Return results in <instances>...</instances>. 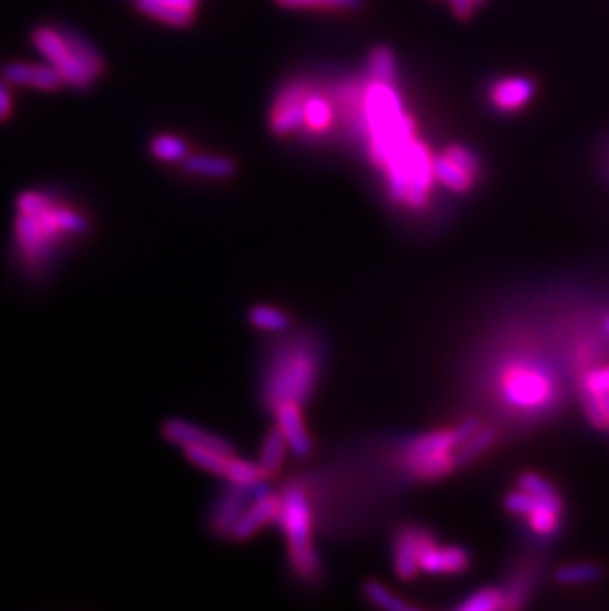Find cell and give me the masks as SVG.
Wrapping results in <instances>:
<instances>
[{"instance_id":"obj_1","label":"cell","mask_w":609,"mask_h":611,"mask_svg":"<svg viewBox=\"0 0 609 611\" xmlns=\"http://www.w3.org/2000/svg\"><path fill=\"white\" fill-rule=\"evenodd\" d=\"M360 123L368 137L370 161L382 171L402 163L416 139V123L406 113L396 84L370 80L360 101Z\"/></svg>"},{"instance_id":"obj_17","label":"cell","mask_w":609,"mask_h":611,"mask_svg":"<svg viewBox=\"0 0 609 611\" xmlns=\"http://www.w3.org/2000/svg\"><path fill=\"white\" fill-rule=\"evenodd\" d=\"M184 171L192 175L208 176V178H228L236 175V163L224 157H208V155H188L184 161Z\"/></svg>"},{"instance_id":"obj_10","label":"cell","mask_w":609,"mask_h":611,"mask_svg":"<svg viewBox=\"0 0 609 611\" xmlns=\"http://www.w3.org/2000/svg\"><path fill=\"white\" fill-rule=\"evenodd\" d=\"M301 406L295 402H283L275 408V416H277V428L281 430V434L285 437L289 449L297 455V457H309L311 455V439L305 432L303 426V416H301Z\"/></svg>"},{"instance_id":"obj_12","label":"cell","mask_w":609,"mask_h":611,"mask_svg":"<svg viewBox=\"0 0 609 611\" xmlns=\"http://www.w3.org/2000/svg\"><path fill=\"white\" fill-rule=\"evenodd\" d=\"M137 8L171 26H188L194 20L198 0H135Z\"/></svg>"},{"instance_id":"obj_19","label":"cell","mask_w":609,"mask_h":611,"mask_svg":"<svg viewBox=\"0 0 609 611\" xmlns=\"http://www.w3.org/2000/svg\"><path fill=\"white\" fill-rule=\"evenodd\" d=\"M505 507L509 513L513 515H522V517H530L532 513H536L538 509H544V507H552V509H558L562 511V501H560V495H552V497H534L526 491H515V493H509L505 497Z\"/></svg>"},{"instance_id":"obj_29","label":"cell","mask_w":609,"mask_h":611,"mask_svg":"<svg viewBox=\"0 0 609 611\" xmlns=\"http://www.w3.org/2000/svg\"><path fill=\"white\" fill-rule=\"evenodd\" d=\"M501 608H507V598L505 592L497 588H483L479 592H473L457 606L459 611H493Z\"/></svg>"},{"instance_id":"obj_5","label":"cell","mask_w":609,"mask_h":611,"mask_svg":"<svg viewBox=\"0 0 609 611\" xmlns=\"http://www.w3.org/2000/svg\"><path fill=\"white\" fill-rule=\"evenodd\" d=\"M309 95L311 89L303 80L291 82L277 93L269 113V129L273 135H287L305 123V101Z\"/></svg>"},{"instance_id":"obj_41","label":"cell","mask_w":609,"mask_h":611,"mask_svg":"<svg viewBox=\"0 0 609 611\" xmlns=\"http://www.w3.org/2000/svg\"><path fill=\"white\" fill-rule=\"evenodd\" d=\"M606 327H608V333H609V319H608V323H606Z\"/></svg>"},{"instance_id":"obj_18","label":"cell","mask_w":609,"mask_h":611,"mask_svg":"<svg viewBox=\"0 0 609 611\" xmlns=\"http://www.w3.org/2000/svg\"><path fill=\"white\" fill-rule=\"evenodd\" d=\"M435 180L453 192H467L473 186L475 176L453 163L445 153L434 157Z\"/></svg>"},{"instance_id":"obj_13","label":"cell","mask_w":609,"mask_h":611,"mask_svg":"<svg viewBox=\"0 0 609 611\" xmlns=\"http://www.w3.org/2000/svg\"><path fill=\"white\" fill-rule=\"evenodd\" d=\"M422 530L404 528L394 544V568L402 580L416 578L420 570V546H422Z\"/></svg>"},{"instance_id":"obj_38","label":"cell","mask_w":609,"mask_h":611,"mask_svg":"<svg viewBox=\"0 0 609 611\" xmlns=\"http://www.w3.org/2000/svg\"><path fill=\"white\" fill-rule=\"evenodd\" d=\"M12 91H10V84L6 80L0 82V123H4L10 115H12Z\"/></svg>"},{"instance_id":"obj_7","label":"cell","mask_w":609,"mask_h":611,"mask_svg":"<svg viewBox=\"0 0 609 611\" xmlns=\"http://www.w3.org/2000/svg\"><path fill=\"white\" fill-rule=\"evenodd\" d=\"M2 80L10 86H26V88L42 89V91H58L64 86L60 72L50 64H26V62H10L2 68Z\"/></svg>"},{"instance_id":"obj_14","label":"cell","mask_w":609,"mask_h":611,"mask_svg":"<svg viewBox=\"0 0 609 611\" xmlns=\"http://www.w3.org/2000/svg\"><path fill=\"white\" fill-rule=\"evenodd\" d=\"M505 392L517 406H538L548 394V384L536 372H515L507 378Z\"/></svg>"},{"instance_id":"obj_11","label":"cell","mask_w":609,"mask_h":611,"mask_svg":"<svg viewBox=\"0 0 609 611\" xmlns=\"http://www.w3.org/2000/svg\"><path fill=\"white\" fill-rule=\"evenodd\" d=\"M279 505H281L279 497H275V495H271V493L265 495V497H261V499H256V501L252 503V507H248L246 513L242 515V519L236 523L230 536L236 538V540H248V538H252L260 528L267 526L269 523H273V521H277V517H279Z\"/></svg>"},{"instance_id":"obj_2","label":"cell","mask_w":609,"mask_h":611,"mask_svg":"<svg viewBox=\"0 0 609 611\" xmlns=\"http://www.w3.org/2000/svg\"><path fill=\"white\" fill-rule=\"evenodd\" d=\"M89 228L86 216L68 206H58L48 198L32 212H18L14 222L16 242L24 263L30 271L38 273L50 262L56 244L64 236H80Z\"/></svg>"},{"instance_id":"obj_40","label":"cell","mask_w":609,"mask_h":611,"mask_svg":"<svg viewBox=\"0 0 609 611\" xmlns=\"http://www.w3.org/2000/svg\"><path fill=\"white\" fill-rule=\"evenodd\" d=\"M483 2H485V0H477V4H483Z\"/></svg>"},{"instance_id":"obj_23","label":"cell","mask_w":609,"mask_h":611,"mask_svg":"<svg viewBox=\"0 0 609 611\" xmlns=\"http://www.w3.org/2000/svg\"><path fill=\"white\" fill-rule=\"evenodd\" d=\"M224 479H228V483H232V485L252 489L265 479V475L261 471L260 463L256 465V463H250V461H244V459H238V457L232 455V457H228Z\"/></svg>"},{"instance_id":"obj_16","label":"cell","mask_w":609,"mask_h":611,"mask_svg":"<svg viewBox=\"0 0 609 611\" xmlns=\"http://www.w3.org/2000/svg\"><path fill=\"white\" fill-rule=\"evenodd\" d=\"M457 449V439L453 430H439L432 434L414 437L404 445V457H428L437 453H453Z\"/></svg>"},{"instance_id":"obj_37","label":"cell","mask_w":609,"mask_h":611,"mask_svg":"<svg viewBox=\"0 0 609 611\" xmlns=\"http://www.w3.org/2000/svg\"><path fill=\"white\" fill-rule=\"evenodd\" d=\"M479 430H481V422L477 418H469V420L461 422L457 428H453L455 439H457V447L463 445L465 441H469Z\"/></svg>"},{"instance_id":"obj_32","label":"cell","mask_w":609,"mask_h":611,"mask_svg":"<svg viewBox=\"0 0 609 611\" xmlns=\"http://www.w3.org/2000/svg\"><path fill=\"white\" fill-rule=\"evenodd\" d=\"M287 8H323V10H354L362 0H277Z\"/></svg>"},{"instance_id":"obj_30","label":"cell","mask_w":609,"mask_h":611,"mask_svg":"<svg viewBox=\"0 0 609 611\" xmlns=\"http://www.w3.org/2000/svg\"><path fill=\"white\" fill-rule=\"evenodd\" d=\"M151 155L163 163H178L188 157V145L174 135H157L151 141Z\"/></svg>"},{"instance_id":"obj_27","label":"cell","mask_w":609,"mask_h":611,"mask_svg":"<svg viewBox=\"0 0 609 611\" xmlns=\"http://www.w3.org/2000/svg\"><path fill=\"white\" fill-rule=\"evenodd\" d=\"M366 600L382 610L388 611H416L414 604L404 602L400 596H396L394 592H390L386 586H382L376 580H368L362 588Z\"/></svg>"},{"instance_id":"obj_15","label":"cell","mask_w":609,"mask_h":611,"mask_svg":"<svg viewBox=\"0 0 609 611\" xmlns=\"http://www.w3.org/2000/svg\"><path fill=\"white\" fill-rule=\"evenodd\" d=\"M536 93V86L528 78H507L491 88V103L505 113L519 111Z\"/></svg>"},{"instance_id":"obj_33","label":"cell","mask_w":609,"mask_h":611,"mask_svg":"<svg viewBox=\"0 0 609 611\" xmlns=\"http://www.w3.org/2000/svg\"><path fill=\"white\" fill-rule=\"evenodd\" d=\"M519 487L522 491L534 495V497H552L558 495L556 489L552 487L550 481H546L544 477L536 475V473H524L519 477Z\"/></svg>"},{"instance_id":"obj_9","label":"cell","mask_w":609,"mask_h":611,"mask_svg":"<svg viewBox=\"0 0 609 611\" xmlns=\"http://www.w3.org/2000/svg\"><path fill=\"white\" fill-rule=\"evenodd\" d=\"M161 432L167 441H171L174 445H180L182 449L184 447H190V445H200V447H210V449H216L224 455H234V447L222 439L216 434H210L186 420H180V418H171L167 422H163L161 426Z\"/></svg>"},{"instance_id":"obj_34","label":"cell","mask_w":609,"mask_h":611,"mask_svg":"<svg viewBox=\"0 0 609 611\" xmlns=\"http://www.w3.org/2000/svg\"><path fill=\"white\" fill-rule=\"evenodd\" d=\"M445 155L457 163L461 169H465L467 173H471L473 176L479 175V161L475 157V153H471L467 147H461V145H453L445 151Z\"/></svg>"},{"instance_id":"obj_35","label":"cell","mask_w":609,"mask_h":611,"mask_svg":"<svg viewBox=\"0 0 609 611\" xmlns=\"http://www.w3.org/2000/svg\"><path fill=\"white\" fill-rule=\"evenodd\" d=\"M584 406H586V414L590 418V422L598 428L602 426H609L608 416H606V410L602 406V398L598 396H592V394H586L584 396Z\"/></svg>"},{"instance_id":"obj_39","label":"cell","mask_w":609,"mask_h":611,"mask_svg":"<svg viewBox=\"0 0 609 611\" xmlns=\"http://www.w3.org/2000/svg\"><path fill=\"white\" fill-rule=\"evenodd\" d=\"M449 2H451V10L459 18H469L477 6V0H449Z\"/></svg>"},{"instance_id":"obj_20","label":"cell","mask_w":609,"mask_h":611,"mask_svg":"<svg viewBox=\"0 0 609 611\" xmlns=\"http://www.w3.org/2000/svg\"><path fill=\"white\" fill-rule=\"evenodd\" d=\"M287 441L281 434L279 428H273L267 432V436L263 439V445H261V457L260 467L267 477H273L279 469H281V463L285 459V449H287Z\"/></svg>"},{"instance_id":"obj_24","label":"cell","mask_w":609,"mask_h":611,"mask_svg":"<svg viewBox=\"0 0 609 611\" xmlns=\"http://www.w3.org/2000/svg\"><path fill=\"white\" fill-rule=\"evenodd\" d=\"M184 455H186V459L192 465H196V467H200V469H204V471H208L212 475H220V477H224V471H226V465H228V457H232V455H224V453H220L216 449L200 447V445L184 447Z\"/></svg>"},{"instance_id":"obj_6","label":"cell","mask_w":609,"mask_h":611,"mask_svg":"<svg viewBox=\"0 0 609 611\" xmlns=\"http://www.w3.org/2000/svg\"><path fill=\"white\" fill-rule=\"evenodd\" d=\"M469 566V554L459 546H437L424 532L420 546V570L428 574H461Z\"/></svg>"},{"instance_id":"obj_26","label":"cell","mask_w":609,"mask_h":611,"mask_svg":"<svg viewBox=\"0 0 609 611\" xmlns=\"http://www.w3.org/2000/svg\"><path fill=\"white\" fill-rule=\"evenodd\" d=\"M368 78L374 82L396 84V56L390 48L378 46L370 52Z\"/></svg>"},{"instance_id":"obj_31","label":"cell","mask_w":609,"mask_h":611,"mask_svg":"<svg viewBox=\"0 0 609 611\" xmlns=\"http://www.w3.org/2000/svg\"><path fill=\"white\" fill-rule=\"evenodd\" d=\"M604 578V568H600L598 564H572V566H564L556 572V580L560 584L566 586H574V584H592Z\"/></svg>"},{"instance_id":"obj_25","label":"cell","mask_w":609,"mask_h":611,"mask_svg":"<svg viewBox=\"0 0 609 611\" xmlns=\"http://www.w3.org/2000/svg\"><path fill=\"white\" fill-rule=\"evenodd\" d=\"M495 441H497V432L495 430H483L481 428L469 441H465L463 445H459L453 451L455 467H463V465L473 463L481 453H485L489 447H493Z\"/></svg>"},{"instance_id":"obj_21","label":"cell","mask_w":609,"mask_h":611,"mask_svg":"<svg viewBox=\"0 0 609 611\" xmlns=\"http://www.w3.org/2000/svg\"><path fill=\"white\" fill-rule=\"evenodd\" d=\"M408 469L420 479H439L449 471L457 469L453 461V453H437L428 457H412L406 459Z\"/></svg>"},{"instance_id":"obj_3","label":"cell","mask_w":609,"mask_h":611,"mask_svg":"<svg viewBox=\"0 0 609 611\" xmlns=\"http://www.w3.org/2000/svg\"><path fill=\"white\" fill-rule=\"evenodd\" d=\"M279 501L277 523L287 538L291 564L299 576L313 580L321 572V562L311 540L309 499L299 485H289Z\"/></svg>"},{"instance_id":"obj_36","label":"cell","mask_w":609,"mask_h":611,"mask_svg":"<svg viewBox=\"0 0 609 611\" xmlns=\"http://www.w3.org/2000/svg\"><path fill=\"white\" fill-rule=\"evenodd\" d=\"M586 394H592V396H598V398L609 394V368L590 374V378L586 382Z\"/></svg>"},{"instance_id":"obj_22","label":"cell","mask_w":609,"mask_h":611,"mask_svg":"<svg viewBox=\"0 0 609 611\" xmlns=\"http://www.w3.org/2000/svg\"><path fill=\"white\" fill-rule=\"evenodd\" d=\"M335 111L333 105L317 93H311L305 101V127L311 129L313 133H323L333 125Z\"/></svg>"},{"instance_id":"obj_4","label":"cell","mask_w":609,"mask_h":611,"mask_svg":"<svg viewBox=\"0 0 609 611\" xmlns=\"http://www.w3.org/2000/svg\"><path fill=\"white\" fill-rule=\"evenodd\" d=\"M319 360L307 347H289L283 350L267 376L265 400L275 410L283 402L303 406L317 382Z\"/></svg>"},{"instance_id":"obj_8","label":"cell","mask_w":609,"mask_h":611,"mask_svg":"<svg viewBox=\"0 0 609 611\" xmlns=\"http://www.w3.org/2000/svg\"><path fill=\"white\" fill-rule=\"evenodd\" d=\"M250 501H254L252 489L230 483V487L220 495L212 511V519H210L212 530L216 534H232L234 526L246 513Z\"/></svg>"},{"instance_id":"obj_28","label":"cell","mask_w":609,"mask_h":611,"mask_svg":"<svg viewBox=\"0 0 609 611\" xmlns=\"http://www.w3.org/2000/svg\"><path fill=\"white\" fill-rule=\"evenodd\" d=\"M250 323L260 329V331H269V333H277V331H285L291 323L289 315L277 307H269V305H256L250 311Z\"/></svg>"}]
</instances>
